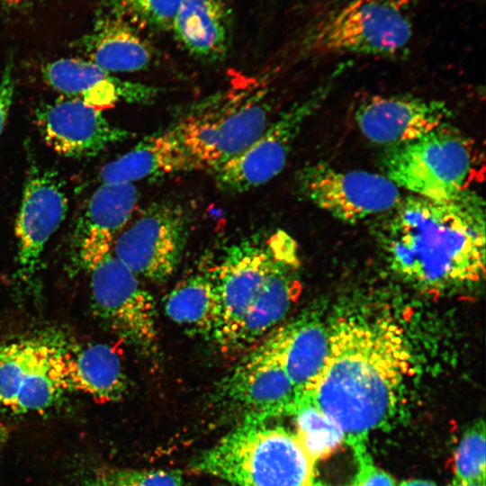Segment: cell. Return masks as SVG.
Masks as SVG:
<instances>
[{
  "label": "cell",
  "instance_id": "14",
  "mask_svg": "<svg viewBox=\"0 0 486 486\" xmlns=\"http://www.w3.org/2000/svg\"><path fill=\"white\" fill-rule=\"evenodd\" d=\"M65 392L42 334L0 345V408L14 414L41 413Z\"/></svg>",
  "mask_w": 486,
  "mask_h": 486
},
{
  "label": "cell",
  "instance_id": "17",
  "mask_svg": "<svg viewBox=\"0 0 486 486\" xmlns=\"http://www.w3.org/2000/svg\"><path fill=\"white\" fill-rule=\"evenodd\" d=\"M34 121L46 144L72 158L96 157L132 136L130 131L111 124L100 110L76 98L40 104L34 111Z\"/></svg>",
  "mask_w": 486,
  "mask_h": 486
},
{
  "label": "cell",
  "instance_id": "22",
  "mask_svg": "<svg viewBox=\"0 0 486 486\" xmlns=\"http://www.w3.org/2000/svg\"><path fill=\"white\" fill-rule=\"evenodd\" d=\"M198 169V166L172 127L144 138L130 150L100 170L101 184H122Z\"/></svg>",
  "mask_w": 486,
  "mask_h": 486
},
{
  "label": "cell",
  "instance_id": "36",
  "mask_svg": "<svg viewBox=\"0 0 486 486\" xmlns=\"http://www.w3.org/2000/svg\"><path fill=\"white\" fill-rule=\"evenodd\" d=\"M310 486H326V485H324V484H322V483H320V482H313V483H312L311 485H310Z\"/></svg>",
  "mask_w": 486,
  "mask_h": 486
},
{
  "label": "cell",
  "instance_id": "21",
  "mask_svg": "<svg viewBox=\"0 0 486 486\" xmlns=\"http://www.w3.org/2000/svg\"><path fill=\"white\" fill-rule=\"evenodd\" d=\"M98 14L77 47L87 60L111 73L148 69L154 58L150 43L118 8Z\"/></svg>",
  "mask_w": 486,
  "mask_h": 486
},
{
  "label": "cell",
  "instance_id": "2",
  "mask_svg": "<svg viewBox=\"0 0 486 486\" xmlns=\"http://www.w3.org/2000/svg\"><path fill=\"white\" fill-rule=\"evenodd\" d=\"M484 212L472 190L447 200L402 197L380 232L391 268L428 294L477 284L485 273Z\"/></svg>",
  "mask_w": 486,
  "mask_h": 486
},
{
  "label": "cell",
  "instance_id": "31",
  "mask_svg": "<svg viewBox=\"0 0 486 486\" xmlns=\"http://www.w3.org/2000/svg\"><path fill=\"white\" fill-rule=\"evenodd\" d=\"M13 61L8 60L0 79V135L3 132L14 94Z\"/></svg>",
  "mask_w": 486,
  "mask_h": 486
},
{
  "label": "cell",
  "instance_id": "1",
  "mask_svg": "<svg viewBox=\"0 0 486 486\" xmlns=\"http://www.w3.org/2000/svg\"><path fill=\"white\" fill-rule=\"evenodd\" d=\"M412 364L410 344L396 322L343 316L329 325L322 370L297 401L311 404L336 424L355 454L366 449L371 431L395 417Z\"/></svg>",
  "mask_w": 486,
  "mask_h": 486
},
{
  "label": "cell",
  "instance_id": "34",
  "mask_svg": "<svg viewBox=\"0 0 486 486\" xmlns=\"http://www.w3.org/2000/svg\"><path fill=\"white\" fill-rule=\"evenodd\" d=\"M8 437V430L6 427L0 422V454Z\"/></svg>",
  "mask_w": 486,
  "mask_h": 486
},
{
  "label": "cell",
  "instance_id": "9",
  "mask_svg": "<svg viewBox=\"0 0 486 486\" xmlns=\"http://www.w3.org/2000/svg\"><path fill=\"white\" fill-rule=\"evenodd\" d=\"M88 274L92 306L97 317L139 353H156V303L138 276L112 253Z\"/></svg>",
  "mask_w": 486,
  "mask_h": 486
},
{
  "label": "cell",
  "instance_id": "6",
  "mask_svg": "<svg viewBox=\"0 0 486 486\" xmlns=\"http://www.w3.org/2000/svg\"><path fill=\"white\" fill-rule=\"evenodd\" d=\"M266 89L218 96L197 106L173 128L198 169L211 172L248 148L268 127Z\"/></svg>",
  "mask_w": 486,
  "mask_h": 486
},
{
  "label": "cell",
  "instance_id": "24",
  "mask_svg": "<svg viewBox=\"0 0 486 486\" xmlns=\"http://www.w3.org/2000/svg\"><path fill=\"white\" fill-rule=\"evenodd\" d=\"M230 28L231 14L224 0H182L170 30L191 55L217 61L227 53Z\"/></svg>",
  "mask_w": 486,
  "mask_h": 486
},
{
  "label": "cell",
  "instance_id": "11",
  "mask_svg": "<svg viewBox=\"0 0 486 486\" xmlns=\"http://www.w3.org/2000/svg\"><path fill=\"white\" fill-rule=\"evenodd\" d=\"M297 179L309 201L348 223L383 216L403 197L401 189L386 175L364 170H339L318 163L302 168Z\"/></svg>",
  "mask_w": 486,
  "mask_h": 486
},
{
  "label": "cell",
  "instance_id": "27",
  "mask_svg": "<svg viewBox=\"0 0 486 486\" xmlns=\"http://www.w3.org/2000/svg\"><path fill=\"white\" fill-rule=\"evenodd\" d=\"M485 427L481 420L463 435L454 455L455 481L485 482Z\"/></svg>",
  "mask_w": 486,
  "mask_h": 486
},
{
  "label": "cell",
  "instance_id": "8",
  "mask_svg": "<svg viewBox=\"0 0 486 486\" xmlns=\"http://www.w3.org/2000/svg\"><path fill=\"white\" fill-rule=\"evenodd\" d=\"M190 215L173 200L146 207L114 239L111 253L137 276L164 283L176 272L187 243Z\"/></svg>",
  "mask_w": 486,
  "mask_h": 486
},
{
  "label": "cell",
  "instance_id": "20",
  "mask_svg": "<svg viewBox=\"0 0 486 486\" xmlns=\"http://www.w3.org/2000/svg\"><path fill=\"white\" fill-rule=\"evenodd\" d=\"M41 75L52 89L100 111L119 102L148 104L159 92L156 86L122 80L94 63L77 58L47 63L41 68Z\"/></svg>",
  "mask_w": 486,
  "mask_h": 486
},
{
  "label": "cell",
  "instance_id": "29",
  "mask_svg": "<svg viewBox=\"0 0 486 486\" xmlns=\"http://www.w3.org/2000/svg\"><path fill=\"white\" fill-rule=\"evenodd\" d=\"M182 0H112V5L126 16L148 27L170 30Z\"/></svg>",
  "mask_w": 486,
  "mask_h": 486
},
{
  "label": "cell",
  "instance_id": "35",
  "mask_svg": "<svg viewBox=\"0 0 486 486\" xmlns=\"http://www.w3.org/2000/svg\"><path fill=\"white\" fill-rule=\"evenodd\" d=\"M450 486H485V482H461L454 481Z\"/></svg>",
  "mask_w": 486,
  "mask_h": 486
},
{
  "label": "cell",
  "instance_id": "16",
  "mask_svg": "<svg viewBox=\"0 0 486 486\" xmlns=\"http://www.w3.org/2000/svg\"><path fill=\"white\" fill-rule=\"evenodd\" d=\"M42 335L65 392H81L104 403L124 396L127 378L119 356L111 346L82 343L61 332Z\"/></svg>",
  "mask_w": 486,
  "mask_h": 486
},
{
  "label": "cell",
  "instance_id": "15",
  "mask_svg": "<svg viewBox=\"0 0 486 486\" xmlns=\"http://www.w3.org/2000/svg\"><path fill=\"white\" fill-rule=\"evenodd\" d=\"M140 194L131 183L101 184L85 202L70 233L68 270L88 271L111 253L112 246L132 218Z\"/></svg>",
  "mask_w": 486,
  "mask_h": 486
},
{
  "label": "cell",
  "instance_id": "18",
  "mask_svg": "<svg viewBox=\"0 0 486 486\" xmlns=\"http://www.w3.org/2000/svg\"><path fill=\"white\" fill-rule=\"evenodd\" d=\"M451 111L442 101L413 95H375L356 108L355 120L370 141L400 146L448 122Z\"/></svg>",
  "mask_w": 486,
  "mask_h": 486
},
{
  "label": "cell",
  "instance_id": "4",
  "mask_svg": "<svg viewBox=\"0 0 486 486\" xmlns=\"http://www.w3.org/2000/svg\"><path fill=\"white\" fill-rule=\"evenodd\" d=\"M382 164L386 176L401 190L436 200L453 199L471 191L484 171L477 144L448 122L391 148Z\"/></svg>",
  "mask_w": 486,
  "mask_h": 486
},
{
  "label": "cell",
  "instance_id": "37",
  "mask_svg": "<svg viewBox=\"0 0 486 486\" xmlns=\"http://www.w3.org/2000/svg\"></svg>",
  "mask_w": 486,
  "mask_h": 486
},
{
  "label": "cell",
  "instance_id": "33",
  "mask_svg": "<svg viewBox=\"0 0 486 486\" xmlns=\"http://www.w3.org/2000/svg\"><path fill=\"white\" fill-rule=\"evenodd\" d=\"M400 486H436V484L419 480L406 481L400 484Z\"/></svg>",
  "mask_w": 486,
  "mask_h": 486
},
{
  "label": "cell",
  "instance_id": "10",
  "mask_svg": "<svg viewBox=\"0 0 486 486\" xmlns=\"http://www.w3.org/2000/svg\"><path fill=\"white\" fill-rule=\"evenodd\" d=\"M333 85V81L320 85L272 122L248 148L212 171L217 187L240 194L275 177L303 124L327 100Z\"/></svg>",
  "mask_w": 486,
  "mask_h": 486
},
{
  "label": "cell",
  "instance_id": "13",
  "mask_svg": "<svg viewBox=\"0 0 486 486\" xmlns=\"http://www.w3.org/2000/svg\"><path fill=\"white\" fill-rule=\"evenodd\" d=\"M68 212V198L58 176L32 166L18 212L15 235V279L26 292H33L45 245Z\"/></svg>",
  "mask_w": 486,
  "mask_h": 486
},
{
  "label": "cell",
  "instance_id": "25",
  "mask_svg": "<svg viewBox=\"0 0 486 486\" xmlns=\"http://www.w3.org/2000/svg\"><path fill=\"white\" fill-rule=\"evenodd\" d=\"M165 312L192 334L212 339L220 322V302L212 269L193 274L177 284L166 298Z\"/></svg>",
  "mask_w": 486,
  "mask_h": 486
},
{
  "label": "cell",
  "instance_id": "32",
  "mask_svg": "<svg viewBox=\"0 0 486 486\" xmlns=\"http://www.w3.org/2000/svg\"><path fill=\"white\" fill-rule=\"evenodd\" d=\"M36 0H0V11H10L27 7Z\"/></svg>",
  "mask_w": 486,
  "mask_h": 486
},
{
  "label": "cell",
  "instance_id": "26",
  "mask_svg": "<svg viewBox=\"0 0 486 486\" xmlns=\"http://www.w3.org/2000/svg\"><path fill=\"white\" fill-rule=\"evenodd\" d=\"M292 415L297 428L295 436L315 463L329 456L345 442L339 428L311 404L297 401Z\"/></svg>",
  "mask_w": 486,
  "mask_h": 486
},
{
  "label": "cell",
  "instance_id": "28",
  "mask_svg": "<svg viewBox=\"0 0 486 486\" xmlns=\"http://www.w3.org/2000/svg\"><path fill=\"white\" fill-rule=\"evenodd\" d=\"M86 486H184V481L178 471L106 467L94 472Z\"/></svg>",
  "mask_w": 486,
  "mask_h": 486
},
{
  "label": "cell",
  "instance_id": "5",
  "mask_svg": "<svg viewBox=\"0 0 486 486\" xmlns=\"http://www.w3.org/2000/svg\"><path fill=\"white\" fill-rule=\"evenodd\" d=\"M415 0H349L325 14L308 31L310 54L392 57L410 44L409 9Z\"/></svg>",
  "mask_w": 486,
  "mask_h": 486
},
{
  "label": "cell",
  "instance_id": "12",
  "mask_svg": "<svg viewBox=\"0 0 486 486\" xmlns=\"http://www.w3.org/2000/svg\"><path fill=\"white\" fill-rule=\"evenodd\" d=\"M297 399L281 365L255 349L219 381L212 396L219 409L239 415L241 422L254 423L292 415Z\"/></svg>",
  "mask_w": 486,
  "mask_h": 486
},
{
  "label": "cell",
  "instance_id": "19",
  "mask_svg": "<svg viewBox=\"0 0 486 486\" xmlns=\"http://www.w3.org/2000/svg\"><path fill=\"white\" fill-rule=\"evenodd\" d=\"M328 343L329 325L311 313H303L278 325L256 344L254 349L281 365L299 399L320 375Z\"/></svg>",
  "mask_w": 486,
  "mask_h": 486
},
{
  "label": "cell",
  "instance_id": "3",
  "mask_svg": "<svg viewBox=\"0 0 486 486\" xmlns=\"http://www.w3.org/2000/svg\"><path fill=\"white\" fill-rule=\"evenodd\" d=\"M315 462L297 436L266 423L241 422L192 464L235 486H310Z\"/></svg>",
  "mask_w": 486,
  "mask_h": 486
},
{
  "label": "cell",
  "instance_id": "30",
  "mask_svg": "<svg viewBox=\"0 0 486 486\" xmlns=\"http://www.w3.org/2000/svg\"><path fill=\"white\" fill-rule=\"evenodd\" d=\"M358 464V472L349 486H396L394 480L386 472L378 469L367 452L355 454Z\"/></svg>",
  "mask_w": 486,
  "mask_h": 486
},
{
  "label": "cell",
  "instance_id": "23",
  "mask_svg": "<svg viewBox=\"0 0 486 486\" xmlns=\"http://www.w3.org/2000/svg\"><path fill=\"white\" fill-rule=\"evenodd\" d=\"M297 244L274 267L260 297L242 322L228 350L255 346L275 328L298 300L302 291Z\"/></svg>",
  "mask_w": 486,
  "mask_h": 486
},
{
  "label": "cell",
  "instance_id": "7",
  "mask_svg": "<svg viewBox=\"0 0 486 486\" xmlns=\"http://www.w3.org/2000/svg\"><path fill=\"white\" fill-rule=\"evenodd\" d=\"M295 244L289 234L276 230L266 238L256 234L226 248L220 263L211 268L220 302V318L213 341L229 349L274 267Z\"/></svg>",
  "mask_w": 486,
  "mask_h": 486
}]
</instances>
